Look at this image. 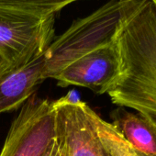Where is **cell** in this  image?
Wrapping results in <instances>:
<instances>
[{"instance_id": "6da1fadb", "label": "cell", "mask_w": 156, "mask_h": 156, "mask_svg": "<svg viewBox=\"0 0 156 156\" xmlns=\"http://www.w3.org/2000/svg\"><path fill=\"white\" fill-rule=\"evenodd\" d=\"M119 69L107 94L113 104L156 126V5L144 0L121 20L113 39Z\"/></svg>"}, {"instance_id": "7a4b0ae2", "label": "cell", "mask_w": 156, "mask_h": 156, "mask_svg": "<svg viewBox=\"0 0 156 156\" xmlns=\"http://www.w3.org/2000/svg\"><path fill=\"white\" fill-rule=\"evenodd\" d=\"M143 1L111 0L89 16L73 21L43 53V80L54 78L72 62L112 42L123 18Z\"/></svg>"}, {"instance_id": "3957f363", "label": "cell", "mask_w": 156, "mask_h": 156, "mask_svg": "<svg viewBox=\"0 0 156 156\" xmlns=\"http://www.w3.org/2000/svg\"><path fill=\"white\" fill-rule=\"evenodd\" d=\"M55 15L0 6V52L18 69L42 55L54 40Z\"/></svg>"}, {"instance_id": "277c9868", "label": "cell", "mask_w": 156, "mask_h": 156, "mask_svg": "<svg viewBox=\"0 0 156 156\" xmlns=\"http://www.w3.org/2000/svg\"><path fill=\"white\" fill-rule=\"evenodd\" d=\"M55 139L66 156H109L98 135L93 109L74 91L52 101Z\"/></svg>"}, {"instance_id": "5b68a950", "label": "cell", "mask_w": 156, "mask_h": 156, "mask_svg": "<svg viewBox=\"0 0 156 156\" xmlns=\"http://www.w3.org/2000/svg\"><path fill=\"white\" fill-rule=\"evenodd\" d=\"M54 140L52 103L31 97L12 122L0 156H42Z\"/></svg>"}, {"instance_id": "8992f818", "label": "cell", "mask_w": 156, "mask_h": 156, "mask_svg": "<svg viewBox=\"0 0 156 156\" xmlns=\"http://www.w3.org/2000/svg\"><path fill=\"white\" fill-rule=\"evenodd\" d=\"M119 61L114 41L72 62L53 78L58 86L87 87L97 94L107 93L118 73Z\"/></svg>"}, {"instance_id": "52a82bcc", "label": "cell", "mask_w": 156, "mask_h": 156, "mask_svg": "<svg viewBox=\"0 0 156 156\" xmlns=\"http://www.w3.org/2000/svg\"><path fill=\"white\" fill-rule=\"evenodd\" d=\"M43 54L23 67L14 69L0 80V114L21 108L43 82Z\"/></svg>"}, {"instance_id": "ba28073f", "label": "cell", "mask_w": 156, "mask_h": 156, "mask_svg": "<svg viewBox=\"0 0 156 156\" xmlns=\"http://www.w3.org/2000/svg\"><path fill=\"white\" fill-rule=\"evenodd\" d=\"M112 125L140 156H156V126L136 112L119 108L114 111Z\"/></svg>"}, {"instance_id": "9c48e42d", "label": "cell", "mask_w": 156, "mask_h": 156, "mask_svg": "<svg viewBox=\"0 0 156 156\" xmlns=\"http://www.w3.org/2000/svg\"><path fill=\"white\" fill-rule=\"evenodd\" d=\"M92 117L100 141L109 156H140L111 123L101 119L94 110Z\"/></svg>"}, {"instance_id": "30bf717a", "label": "cell", "mask_w": 156, "mask_h": 156, "mask_svg": "<svg viewBox=\"0 0 156 156\" xmlns=\"http://www.w3.org/2000/svg\"><path fill=\"white\" fill-rule=\"evenodd\" d=\"M77 0H0V6L37 15H55L65 6Z\"/></svg>"}, {"instance_id": "8fae6325", "label": "cell", "mask_w": 156, "mask_h": 156, "mask_svg": "<svg viewBox=\"0 0 156 156\" xmlns=\"http://www.w3.org/2000/svg\"><path fill=\"white\" fill-rule=\"evenodd\" d=\"M42 156H66L61 144L56 140V139L53 140V142L51 144V146L48 148V150L43 153Z\"/></svg>"}, {"instance_id": "7c38bea8", "label": "cell", "mask_w": 156, "mask_h": 156, "mask_svg": "<svg viewBox=\"0 0 156 156\" xmlns=\"http://www.w3.org/2000/svg\"><path fill=\"white\" fill-rule=\"evenodd\" d=\"M12 70V66L9 60L0 52V80Z\"/></svg>"}, {"instance_id": "4fadbf2b", "label": "cell", "mask_w": 156, "mask_h": 156, "mask_svg": "<svg viewBox=\"0 0 156 156\" xmlns=\"http://www.w3.org/2000/svg\"><path fill=\"white\" fill-rule=\"evenodd\" d=\"M151 1H152V2H156V0H151Z\"/></svg>"}, {"instance_id": "5bb4252c", "label": "cell", "mask_w": 156, "mask_h": 156, "mask_svg": "<svg viewBox=\"0 0 156 156\" xmlns=\"http://www.w3.org/2000/svg\"><path fill=\"white\" fill-rule=\"evenodd\" d=\"M153 3H154V4H155V5H156V2H153Z\"/></svg>"}]
</instances>
